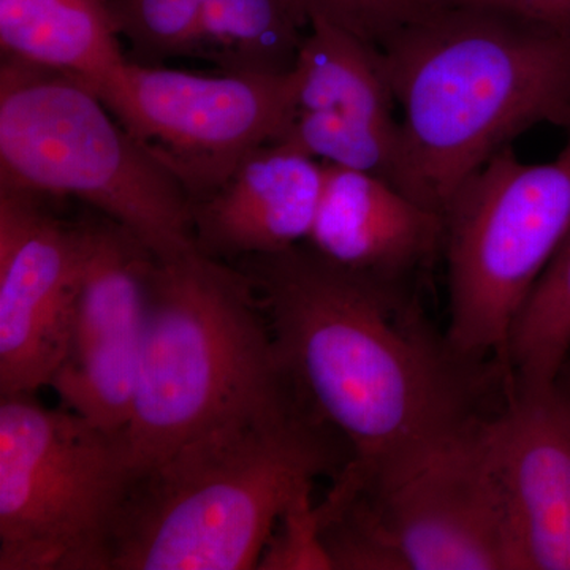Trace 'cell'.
I'll use <instances>...</instances> for the list:
<instances>
[{
  "mask_svg": "<svg viewBox=\"0 0 570 570\" xmlns=\"http://www.w3.org/2000/svg\"><path fill=\"white\" fill-rule=\"evenodd\" d=\"M307 14H322L336 24L381 47L385 40L417 20L431 6L430 0H299Z\"/></svg>",
  "mask_w": 570,
  "mask_h": 570,
  "instance_id": "cell-21",
  "label": "cell"
},
{
  "mask_svg": "<svg viewBox=\"0 0 570 570\" xmlns=\"http://www.w3.org/2000/svg\"><path fill=\"white\" fill-rule=\"evenodd\" d=\"M291 385L242 268L198 249L157 258L137 392L124 428L135 469Z\"/></svg>",
  "mask_w": 570,
  "mask_h": 570,
  "instance_id": "cell-4",
  "label": "cell"
},
{
  "mask_svg": "<svg viewBox=\"0 0 570 570\" xmlns=\"http://www.w3.org/2000/svg\"><path fill=\"white\" fill-rule=\"evenodd\" d=\"M324 183L325 165L314 157L285 142L261 146L216 193L193 204L198 250L242 261L306 243Z\"/></svg>",
  "mask_w": 570,
  "mask_h": 570,
  "instance_id": "cell-14",
  "label": "cell"
},
{
  "mask_svg": "<svg viewBox=\"0 0 570 570\" xmlns=\"http://www.w3.org/2000/svg\"><path fill=\"white\" fill-rule=\"evenodd\" d=\"M448 265L445 340L468 365L504 373L513 324L570 228V140L557 159L497 154L442 209Z\"/></svg>",
  "mask_w": 570,
  "mask_h": 570,
  "instance_id": "cell-7",
  "label": "cell"
},
{
  "mask_svg": "<svg viewBox=\"0 0 570 570\" xmlns=\"http://www.w3.org/2000/svg\"><path fill=\"white\" fill-rule=\"evenodd\" d=\"M397 105L393 186L442 214L538 124L570 127V36L498 11L431 3L379 47Z\"/></svg>",
  "mask_w": 570,
  "mask_h": 570,
  "instance_id": "cell-2",
  "label": "cell"
},
{
  "mask_svg": "<svg viewBox=\"0 0 570 570\" xmlns=\"http://www.w3.org/2000/svg\"><path fill=\"white\" fill-rule=\"evenodd\" d=\"M135 471L124 428L2 396L0 570H108Z\"/></svg>",
  "mask_w": 570,
  "mask_h": 570,
  "instance_id": "cell-6",
  "label": "cell"
},
{
  "mask_svg": "<svg viewBox=\"0 0 570 570\" xmlns=\"http://www.w3.org/2000/svg\"><path fill=\"white\" fill-rule=\"evenodd\" d=\"M0 189L78 198L159 261L198 249L189 194L100 97L10 56L0 70Z\"/></svg>",
  "mask_w": 570,
  "mask_h": 570,
  "instance_id": "cell-5",
  "label": "cell"
},
{
  "mask_svg": "<svg viewBox=\"0 0 570 570\" xmlns=\"http://www.w3.org/2000/svg\"><path fill=\"white\" fill-rule=\"evenodd\" d=\"M284 373L346 442L367 487L387 485L466 433L475 371L434 335L406 287L347 272L306 243L242 258Z\"/></svg>",
  "mask_w": 570,
  "mask_h": 570,
  "instance_id": "cell-1",
  "label": "cell"
},
{
  "mask_svg": "<svg viewBox=\"0 0 570 570\" xmlns=\"http://www.w3.org/2000/svg\"><path fill=\"white\" fill-rule=\"evenodd\" d=\"M295 71L296 111L321 112L400 138L396 100L376 45L322 14H311Z\"/></svg>",
  "mask_w": 570,
  "mask_h": 570,
  "instance_id": "cell-16",
  "label": "cell"
},
{
  "mask_svg": "<svg viewBox=\"0 0 570 570\" xmlns=\"http://www.w3.org/2000/svg\"><path fill=\"white\" fill-rule=\"evenodd\" d=\"M119 37L129 41L138 63L195 56L206 0H105Z\"/></svg>",
  "mask_w": 570,
  "mask_h": 570,
  "instance_id": "cell-19",
  "label": "cell"
},
{
  "mask_svg": "<svg viewBox=\"0 0 570 570\" xmlns=\"http://www.w3.org/2000/svg\"><path fill=\"white\" fill-rule=\"evenodd\" d=\"M508 401L483 436L521 570H570V404L560 381L505 385Z\"/></svg>",
  "mask_w": 570,
  "mask_h": 570,
  "instance_id": "cell-12",
  "label": "cell"
},
{
  "mask_svg": "<svg viewBox=\"0 0 570 570\" xmlns=\"http://www.w3.org/2000/svg\"><path fill=\"white\" fill-rule=\"evenodd\" d=\"M86 254V223L0 189V396L50 387L69 352Z\"/></svg>",
  "mask_w": 570,
  "mask_h": 570,
  "instance_id": "cell-10",
  "label": "cell"
},
{
  "mask_svg": "<svg viewBox=\"0 0 570 570\" xmlns=\"http://www.w3.org/2000/svg\"><path fill=\"white\" fill-rule=\"evenodd\" d=\"M85 223L88 254L70 347L50 387L63 407L118 431L132 412L157 257L108 217Z\"/></svg>",
  "mask_w": 570,
  "mask_h": 570,
  "instance_id": "cell-11",
  "label": "cell"
},
{
  "mask_svg": "<svg viewBox=\"0 0 570 570\" xmlns=\"http://www.w3.org/2000/svg\"><path fill=\"white\" fill-rule=\"evenodd\" d=\"M560 381L562 390H564L566 396H568V401L570 404V381L569 377L566 376V374H561V377L558 379Z\"/></svg>",
  "mask_w": 570,
  "mask_h": 570,
  "instance_id": "cell-23",
  "label": "cell"
},
{
  "mask_svg": "<svg viewBox=\"0 0 570 570\" xmlns=\"http://www.w3.org/2000/svg\"><path fill=\"white\" fill-rule=\"evenodd\" d=\"M343 449L294 384L236 412L135 471L108 570L257 569L281 513L346 466Z\"/></svg>",
  "mask_w": 570,
  "mask_h": 570,
  "instance_id": "cell-3",
  "label": "cell"
},
{
  "mask_svg": "<svg viewBox=\"0 0 570 570\" xmlns=\"http://www.w3.org/2000/svg\"><path fill=\"white\" fill-rule=\"evenodd\" d=\"M430 3L498 11L570 36V0H430Z\"/></svg>",
  "mask_w": 570,
  "mask_h": 570,
  "instance_id": "cell-22",
  "label": "cell"
},
{
  "mask_svg": "<svg viewBox=\"0 0 570 570\" xmlns=\"http://www.w3.org/2000/svg\"><path fill=\"white\" fill-rule=\"evenodd\" d=\"M295 69L200 75L129 61L108 110L183 184L193 204L246 156L279 140L296 111Z\"/></svg>",
  "mask_w": 570,
  "mask_h": 570,
  "instance_id": "cell-8",
  "label": "cell"
},
{
  "mask_svg": "<svg viewBox=\"0 0 570 570\" xmlns=\"http://www.w3.org/2000/svg\"><path fill=\"white\" fill-rule=\"evenodd\" d=\"M570 362V228L510 333L504 384L549 387Z\"/></svg>",
  "mask_w": 570,
  "mask_h": 570,
  "instance_id": "cell-18",
  "label": "cell"
},
{
  "mask_svg": "<svg viewBox=\"0 0 570 570\" xmlns=\"http://www.w3.org/2000/svg\"><path fill=\"white\" fill-rule=\"evenodd\" d=\"M119 39L105 0H0L3 56L61 71L104 104L129 63Z\"/></svg>",
  "mask_w": 570,
  "mask_h": 570,
  "instance_id": "cell-15",
  "label": "cell"
},
{
  "mask_svg": "<svg viewBox=\"0 0 570 570\" xmlns=\"http://www.w3.org/2000/svg\"><path fill=\"white\" fill-rule=\"evenodd\" d=\"M307 29L309 14L299 0H206L195 56L228 73H288Z\"/></svg>",
  "mask_w": 570,
  "mask_h": 570,
  "instance_id": "cell-17",
  "label": "cell"
},
{
  "mask_svg": "<svg viewBox=\"0 0 570 570\" xmlns=\"http://www.w3.org/2000/svg\"><path fill=\"white\" fill-rule=\"evenodd\" d=\"M257 569L333 570L322 542L321 512L313 501V487L303 490L281 513Z\"/></svg>",
  "mask_w": 570,
  "mask_h": 570,
  "instance_id": "cell-20",
  "label": "cell"
},
{
  "mask_svg": "<svg viewBox=\"0 0 570 570\" xmlns=\"http://www.w3.org/2000/svg\"><path fill=\"white\" fill-rule=\"evenodd\" d=\"M568 130H569V138H570V127H569V129H568Z\"/></svg>",
  "mask_w": 570,
  "mask_h": 570,
  "instance_id": "cell-24",
  "label": "cell"
},
{
  "mask_svg": "<svg viewBox=\"0 0 570 570\" xmlns=\"http://www.w3.org/2000/svg\"><path fill=\"white\" fill-rule=\"evenodd\" d=\"M483 420L387 485L360 480L406 570H521Z\"/></svg>",
  "mask_w": 570,
  "mask_h": 570,
  "instance_id": "cell-9",
  "label": "cell"
},
{
  "mask_svg": "<svg viewBox=\"0 0 570 570\" xmlns=\"http://www.w3.org/2000/svg\"><path fill=\"white\" fill-rule=\"evenodd\" d=\"M306 245L347 272L406 287L444 245V217L392 183L325 164V183Z\"/></svg>",
  "mask_w": 570,
  "mask_h": 570,
  "instance_id": "cell-13",
  "label": "cell"
}]
</instances>
